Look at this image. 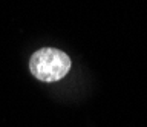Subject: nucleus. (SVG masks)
I'll list each match as a JSON object with an SVG mask.
<instances>
[{
	"instance_id": "obj_1",
	"label": "nucleus",
	"mask_w": 147,
	"mask_h": 127,
	"mask_svg": "<svg viewBox=\"0 0 147 127\" xmlns=\"http://www.w3.org/2000/svg\"><path fill=\"white\" fill-rule=\"evenodd\" d=\"M31 74L45 83L61 80L71 71V58L63 51L54 48H43L34 52L29 60Z\"/></svg>"
}]
</instances>
